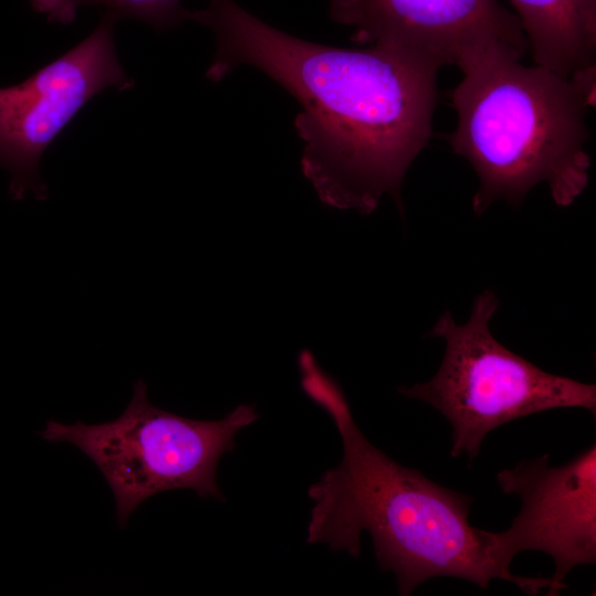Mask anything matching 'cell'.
Instances as JSON below:
<instances>
[{
	"instance_id": "obj_5",
	"label": "cell",
	"mask_w": 596,
	"mask_h": 596,
	"mask_svg": "<svg viewBox=\"0 0 596 596\" xmlns=\"http://www.w3.org/2000/svg\"><path fill=\"white\" fill-rule=\"evenodd\" d=\"M499 307L491 290L473 301L469 319L458 324L450 311L436 321L429 337L445 341L436 374L398 392L438 409L451 424L450 454L477 457L494 428L535 413L566 407L595 414L596 386L543 371L502 345L489 322Z\"/></svg>"
},
{
	"instance_id": "obj_1",
	"label": "cell",
	"mask_w": 596,
	"mask_h": 596,
	"mask_svg": "<svg viewBox=\"0 0 596 596\" xmlns=\"http://www.w3.org/2000/svg\"><path fill=\"white\" fill-rule=\"evenodd\" d=\"M184 19L215 34L210 81L251 65L297 99L301 171L323 204L366 215L387 194L403 212L404 177L432 134L438 70L379 47L344 50L288 35L233 0H209L184 10Z\"/></svg>"
},
{
	"instance_id": "obj_2",
	"label": "cell",
	"mask_w": 596,
	"mask_h": 596,
	"mask_svg": "<svg viewBox=\"0 0 596 596\" xmlns=\"http://www.w3.org/2000/svg\"><path fill=\"white\" fill-rule=\"evenodd\" d=\"M311 398L332 418L342 440L340 464L311 485L308 543H324L358 556L361 534L372 538L383 571L394 573L400 595L437 576L469 581L485 589L491 579L536 595L551 578L511 573L492 556L488 531L469 523L472 499L404 467L374 447L355 425L336 384Z\"/></svg>"
},
{
	"instance_id": "obj_8",
	"label": "cell",
	"mask_w": 596,
	"mask_h": 596,
	"mask_svg": "<svg viewBox=\"0 0 596 596\" xmlns=\"http://www.w3.org/2000/svg\"><path fill=\"white\" fill-rule=\"evenodd\" d=\"M549 458L497 473L501 490L521 499V510L509 529L488 531V539L493 558L508 570L520 552L549 554L555 571L547 595H557L572 568L596 562V446L558 467Z\"/></svg>"
},
{
	"instance_id": "obj_3",
	"label": "cell",
	"mask_w": 596,
	"mask_h": 596,
	"mask_svg": "<svg viewBox=\"0 0 596 596\" xmlns=\"http://www.w3.org/2000/svg\"><path fill=\"white\" fill-rule=\"evenodd\" d=\"M520 60L490 53L450 93L457 127L449 142L479 179L478 215L499 199L519 205L539 183L568 206L588 183L585 115L595 102V67L564 77Z\"/></svg>"
},
{
	"instance_id": "obj_10",
	"label": "cell",
	"mask_w": 596,
	"mask_h": 596,
	"mask_svg": "<svg viewBox=\"0 0 596 596\" xmlns=\"http://www.w3.org/2000/svg\"><path fill=\"white\" fill-rule=\"evenodd\" d=\"M33 7L52 22L68 23L79 6L100 4L117 20L134 18L156 30H166L183 20L180 0H30Z\"/></svg>"
},
{
	"instance_id": "obj_6",
	"label": "cell",
	"mask_w": 596,
	"mask_h": 596,
	"mask_svg": "<svg viewBox=\"0 0 596 596\" xmlns=\"http://www.w3.org/2000/svg\"><path fill=\"white\" fill-rule=\"evenodd\" d=\"M117 19L105 12L79 44L24 82L0 88V166L11 173L10 194L47 198L39 164L45 149L95 95L107 87L125 91L135 83L115 50Z\"/></svg>"
},
{
	"instance_id": "obj_9",
	"label": "cell",
	"mask_w": 596,
	"mask_h": 596,
	"mask_svg": "<svg viewBox=\"0 0 596 596\" xmlns=\"http://www.w3.org/2000/svg\"><path fill=\"white\" fill-rule=\"evenodd\" d=\"M536 65L558 75L595 66L596 0H510Z\"/></svg>"
},
{
	"instance_id": "obj_4",
	"label": "cell",
	"mask_w": 596,
	"mask_h": 596,
	"mask_svg": "<svg viewBox=\"0 0 596 596\" xmlns=\"http://www.w3.org/2000/svg\"><path fill=\"white\" fill-rule=\"evenodd\" d=\"M142 380L134 383L126 409L106 423L63 424L49 421L40 436L68 443L85 454L106 479L116 502L118 524L150 497L190 489L202 498L222 499L216 469L235 436L258 418L254 405L242 404L219 421H196L152 405Z\"/></svg>"
},
{
	"instance_id": "obj_7",
	"label": "cell",
	"mask_w": 596,
	"mask_h": 596,
	"mask_svg": "<svg viewBox=\"0 0 596 596\" xmlns=\"http://www.w3.org/2000/svg\"><path fill=\"white\" fill-rule=\"evenodd\" d=\"M330 15L352 26V41L439 70L464 73L493 52L522 57L518 17L498 0H330Z\"/></svg>"
}]
</instances>
